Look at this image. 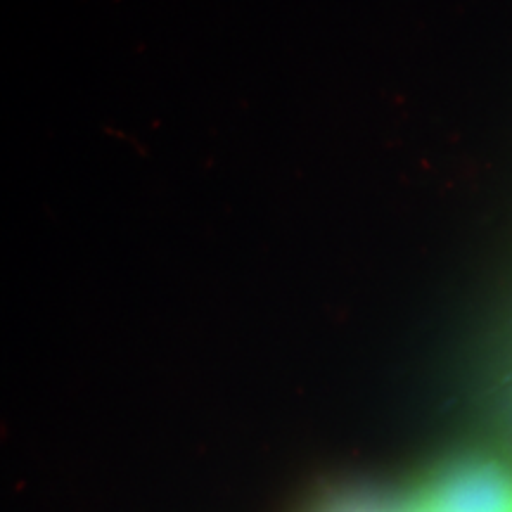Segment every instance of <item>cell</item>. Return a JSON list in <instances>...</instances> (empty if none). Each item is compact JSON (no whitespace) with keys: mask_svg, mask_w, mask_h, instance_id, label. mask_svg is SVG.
Segmentation results:
<instances>
[{"mask_svg":"<svg viewBox=\"0 0 512 512\" xmlns=\"http://www.w3.org/2000/svg\"><path fill=\"white\" fill-rule=\"evenodd\" d=\"M408 512H512V470L496 460L453 467L432 479Z\"/></svg>","mask_w":512,"mask_h":512,"instance_id":"obj_1","label":"cell"}]
</instances>
